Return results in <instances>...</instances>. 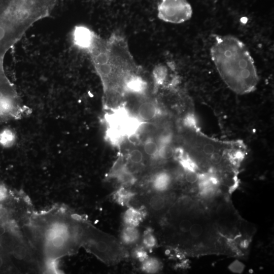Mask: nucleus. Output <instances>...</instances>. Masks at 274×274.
Here are the masks:
<instances>
[{
    "mask_svg": "<svg viewBox=\"0 0 274 274\" xmlns=\"http://www.w3.org/2000/svg\"><path fill=\"white\" fill-rule=\"evenodd\" d=\"M125 166L126 163L124 161L123 157L122 156L119 157L110 169L108 177L116 178L121 172L125 168Z\"/></svg>",
    "mask_w": 274,
    "mask_h": 274,
    "instance_id": "17",
    "label": "nucleus"
},
{
    "mask_svg": "<svg viewBox=\"0 0 274 274\" xmlns=\"http://www.w3.org/2000/svg\"><path fill=\"white\" fill-rule=\"evenodd\" d=\"M171 182V177L166 172H160L155 175L152 179V186L154 189L158 191L166 190Z\"/></svg>",
    "mask_w": 274,
    "mask_h": 274,
    "instance_id": "10",
    "label": "nucleus"
},
{
    "mask_svg": "<svg viewBox=\"0 0 274 274\" xmlns=\"http://www.w3.org/2000/svg\"><path fill=\"white\" fill-rule=\"evenodd\" d=\"M161 114V111L156 104L146 101L142 103L138 110V117L143 122L151 121Z\"/></svg>",
    "mask_w": 274,
    "mask_h": 274,
    "instance_id": "8",
    "label": "nucleus"
},
{
    "mask_svg": "<svg viewBox=\"0 0 274 274\" xmlns=\"http://www.w3.org/2000/svg\"><path fill=\"white\" fill-rule=\"evenodd\" d=\"M33 236L41 247L46 265L72 254L81 246L85 223L77 215L64 210L36 215L31 220Z\"/></svg>",
    "mask_w": 274,
    "mask_h": 274,
    "instance_id": "1",
    "label": "nucleus"
},
{
    "mask_svg": "<svg viewBox=\"0 0 274 274\" xmlns=\"http://www.w3.org/2000/svg\"><path fill=\"white\" fill-rule=\"evenodd\" d=\"M4 263V259L3 257L0 255V268L3 266Z\"/></svg>",
    "mask_w": 274,
    "mask_h": 274,
    "instance_id": "26",
    "label": "nucleus"
},
{
    "mask_svg": "<svg viewBox=\"0 0 274 274\" xmlns=\"http://www.w3.org/2000/svg\"><path fill=\"white\" fill-rule=\"evenodd\" d=\"M128 158L130 163L139 164L143 160V154L142 152L138 149L131 150L128 155Z\"/></svg>",
    "mask_w": 274,
    "mask_h": 274,
    "instance_id": "18",
    "label": "nucleus"
},
{
    "mask_svg": "<svg viewBox=\"0 0 274 274\" xmlns=\"http://www.w3.org/2000/svg\"><path fill=\"white\" fill-rule=\"evenodd\" d=\"M143 243L146 248H153L156 244V240L153 234L150 231L146 232L143 237Z\"/></svg>",
    "mask_w": 274,
    "mask_h": 274,
    "instance_id": "19",
    "label": "nucleus"
},
{
    "mask_svg": "<svg viewBox=\"0 0 274 274\" xmlns=\"http://www.w3.org/2000/svg\"><path fill=\"white\" fill-rule=\"evenodd\" d=\"M15 141L14 132L9 128H5L0 132V145L8 148L11 147Z\"/></svg>",
    "mask_w": 274,
    "mask_h": 274,
    "instance_id": "13",
    "label": "nucleus"
},
{
    "mask_svg": "<svg viewBox=\"0 0 274 274\" xmlns=\"http://www.w3.org/2000/svg\"><path fill=\"white\" fill-rule=\"evenodd\" d=\"M167 201L162 195L156 194L149 195L146 200L148 210L153 214H158L166 208Z\"/></svg>",
    "mask_w": 274,
    "mask_h": 274,
    "instance_id": "9",
    "label": "nucleus"
},
{
    "mask_svg": "<svg viewBox=\"0 0 274 274\" xmlns=\"http://www.w3.org/2000/svg\"><path fill=\"white\" fill-rule=\"evenodd\" d=\"M96 35L85 26H76L72 32V40L76 47L86 52L92 44Z\"/></svg>",
    "mask_w": 274,
    "mask_h": 274,
    "instance_id": "7",
    "label": "nucleus"
},
{
    "mask_svg": "<svg viewBox=\"0 0 274 274\" xmlns=\"http://www.w3.org/2000/svg\"><path fill=\"white\" fill-rule=\"evenodd\" d=\"M243 265L240 263L234 262L231 265V269L235 272H239L241 270L238 268L243 269Z\"/></svg>",
    "mask_w": 274,
    "mask_h": 274,
    "instance_id": "25",
    "label": "nucleus"
},
{
    "mask_svg": "<svg viewBox=\"0 0 274 274\" xmlns=\"http://www.w3.org/2000/svg\"><path fill=\"white\" fill-rule=\"evenodd\" d=\"M229 212V207L225 203L220 204L217 209V213L219 216L224 217Z\"/></svg>",
    "mask_w": 274,
    "mask_h": 274,
    "instance_id": "22",
    "label": "nucleus"
},
{
    "mask_svg": "<svg viewBox=\"0 0 274 274\" xmlns=\"http://www.w3.org/2000/svg\"><path fill=\"white\" fill-rule=\"evenodd\" d=\"M192 8L187 0H161L157 8V16L162 21L180 24L189 20Z\"/></svg>",
    "mask_w": 274,
    "mask_h": 274,
    "instance_id": "6",
    "label": "nucleus"
},
{
    "mask_svg": "<svg viewBox=\"0 0 274 274\" xmlns=\"http://www.w3.org/2000/svg\"><path fill=\"white\" fill-rule=\"evenodd\" d=\"M106 53L109 62L119 76L128 80L139 75L140 68L123 36L113 33L107 39Z\"/></svg>",
    "mask_w": 274,
    "mask_h": 274,
    "instance_id": "4",
    "label": "nucleus"
},
{
    "mask_svg": "<svg viewBox=\"0 0 274 274\" xmlns=\"http://www.w3.org/2000/svg\"><path fill=\"white\" fill-rule=\"evenodd\" d=\"M211 58L222 80L234 92L245 94L256 89L259 76L246 45L231 35L216 36Z\"/></svg>",
    "mask_w": 274,
    "mask_h": 274,
    "instance_id": "2",
    "label": "nucleus"
},
{
    "mask_svg": "<svg viewBox=\"0 0 274 274\" xmlns=\"http://www.w3.org/2000/svg\"><path fill=\"white\" fill-rule=\"evenodd\" d=\"M133 193L124 188H120L115 194L117 201L122 205L128 203L133 196Z\"/></svg>",
    "mask_w": 274,
    "mask_h": 274,
    "instance_id": "16",
    "label": "nucleus"
},
{
    "mask_svg": "<svg viewBox=\"0 0 274 274\" xmlns=\"http://www.w3.org/2000/svg\"><path fill=\"white\" fill-rule=\"evenodd\" d=\"M143 270L148 273H154L158 271L161 267L160 262L155 258L148 257L143 262Z\"/></svg>",
    "mask_w": 274,
    "mask_h": 274,
    "instance_id": "15",
    "label": "nucleus"
},
{
    "mask_svg": "<svg viewBox=\"0 0 274 274\" xmlns=\"http://www.w3.org/2000/svg\"><path fill=\"white\" fill-rule=\"evenodd\" d=\"M8 196V192L6 187L0 184V202L6 199Z\"/></svg>",
    "mask_w": 274,
    "mask_h": 274,
    "instance_id": "24",
    "label": "nucleus"
},
{
    "mask_svg": "<svg viewBox=\"0 0 274 274\" xmlns=\"http://www.w3.org/2000/svg\"><path fill=\"white\" fill-rule=\"evenodd\" d=\"M135 256L138 260L143 262L148 257L146 252L142 249H138L135 252Z\"/></svg>",
    "mask_w": 274,
    "mask_h": 274,
    "instance_id": "23",
    "label": "nucleus"
},
{
    "mask_svg": "<svg viewBox=\"0 0 274 274\" xmlns=\"http://www.w3.org/2000/svg\"><path fill=\"white\" fill-rule=\"evenodd\" d=\"M192 223L191 221L187 219L181 220L178 224V228L180 231L183 233L188 232Z\"/></svg>",
    "mask_w": 274,
    "mask_h": 274,
    "instance_id": "21",
    "label": "nucleus"
},
{
    "mask_svg": "<svg viewBox=\"0 0 274 274\" xmlns=\"http://www.w3.org/2000/svg\"><path fill=\"white\" fill-rule=\"evenodd\" d=\"M140 237V232L135 226L127 225L121 232V238L125 244L135 243Z\"/></svg>",
    "mask_w": 274,
    "mask_h": 274,
    "instance_id": "11",
    "label": "nucleus"
},
{
    "mask_svg": "<svg viewBox=\"0 0 274 274\" xmlns=\"http://www.w3.org/2000/svg\"><path fill=\"white\" fill-rule=\"evenodd\" d=\"M123 219L127 225L136 227L143 219V214L140 211L130 208L125 212Z\"/></svg>",
    "mask_w": 274,
    "mask_h": 274,
    "instance_id": "12",
    "label": "nucleus"
},
{
    "mask_svg": "<svg viewBox=\"0 0 274 274\" xmlns=\"http://www.w3.org/2000/svg\"><path fill=\"white\" fill-rule=\"evenodd\" d=\"M108 125L106 136L112 144L118 145L125 138L137 133L144 122L130 115L123 107H119L105 117Z\"/></svg>",
    "mask_w": 274,
    "mask_h": 274,
    "instance_id": "5",
    "label": "nucleus"
},
{
    "mask_svg": "<svg viewBox=\"0 0 274 274\" xmlns=\"http://www.w3.org/2000/svg\"><path fill=\"white\" fill-rule=\"evenodd\" d=\"M144 149L146 153L153 158H158L159 145L151 138H148L144 144Z\"/></svg>",
    "mask_w": 274,
    "mask_h": 274,
    "instance_id": "14",
    "label": "nucleus"
},
{
    "mask_svg": "<svg viewBox=\"0 0 274 274\" xmlns=\"http://www.w3.org/2000/svg\"><path fill=\"white\" fill-rule=\"evenodd\" d=\"M189 232L192 236L198 237L203 233V228L200 224L194 223L192 224Z\"/></svg>",
    "mask_w": 274,
    "mask_h": 274,
    "instance_id": "20",
    "label": "nucleus"
},
{
    "mask_svg": "<svg viewBox=\"0 0 274 274\" xmlns=\"http://www.w3.org/2000/svg\"><path fill=\"white\" fill-rule=\"evenodd\" d=\"M81 246L107 263L117 262L125 256L123 247L115 238L86 223Z\"/></svg>",
    "mask_w": 274,
    "mask_h": 274,
    "instance_id": "3",
    "label": "nucleus"
}]
</instances>
